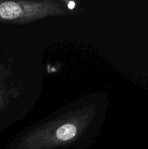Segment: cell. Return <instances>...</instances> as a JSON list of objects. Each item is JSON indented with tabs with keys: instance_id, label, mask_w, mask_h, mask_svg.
<instances>
[{
	"instance_id": "cell-1",
	"label": "cell",
	"mask_w": 148,
	"mask_h": 149,
	"mask_svg": "<svg viewBox=\"0 0 148 149\" xmlns=\"http://www.w3.org/2000/svg\"><path fill=\"white\" fill-rule=\"evenodd\" d=\"M76 128L73 125L67 124L60 127L56 132L57 137L61 141H68L75 136Z\"/></svg>"
},
{
	"instance_id": "cell-2",
	"label": "cell",
	"mask_w": 148,
	"mask_h": 149,
	"mask_svg": "<svg viewBox=\"0 0 148 149\" xmlns=\"http://www.w3.org/2000/svg\"><path fill=\"white\" fill-rule=\"evenodd\" d=\"M68 8L70 9H73L74 7H75V3L73 2V1H70L69 3H68Z\"/></svg>"
}]
</instances>
